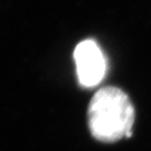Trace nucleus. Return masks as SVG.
Listing matches in <instances>:
<instances>
[{
	"mask_svg": "<svg viewBox=\"0 0 151 151\" xmlns=\"http://www.w3.org/2000/svg\"><path fill=\"white\" fill-rule=\"evenodd\" d=\"M135 120L131 98L116 86L102 87L92 96L87 110L90 134L96 140L113 143L127 137Z\"/></svg>",
	"mask_w": 151,
	"mask_h": 151,
	"instance_id": "f257e3e1",
	"label": "nucleus"
},
{
	"mask_svg": "<svg viewBox=\"0 0 151 151\" xmlns=\"http://www.w3.org/2000/svg\"><path fill=\"white\" fill-rule=\"evenodd\" d=\"M74 58L80 83L93 87L100 83L106 73L105 57L97 43L91 39L80 42L75 49Z\"/></svg>",
	"mask_w": 151,
	"mask_h": 151,
	"instance_id": "f03ea898",
	"label": "nucleus"
}]
</instances>
